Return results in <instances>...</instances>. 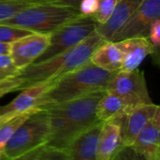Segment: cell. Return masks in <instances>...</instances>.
<instances>
[{
    "mask_svg": "<svg viewBox=\"0 0 160 160\" xmlns=\"http://www.w3.org/2000/svg\"><path fill=\"white\" fill-rule=\"evenodd\" d=\"M105 41L95 30L72 49L19 69L13 75L0 81V98L9 93L21 92L35 85L60 79L89 61L95 50Z\"/></svg>",
    "mask_w": 160,
    "mask_h": 160,
    "instance_id": "obj_1",
    "label": "cell"
},
{
    "mask_svg": "<svg viewBox=\"0 0 160 160\" xmlns=\"http://www.w3.org/2000/svg\"><path fill=\"white\" fill-rule=\"evenodd\" d=\"M105 92L106 90L93 92L48 109L50 136L43 146L66 152L70 142L81 132L98 121L96 107Z\"/></svg>",
    "mask_w": 160,
    "mask_h": 160,
    "instance_id": "obj_2",
    "label": "cell"
},
{
    "mask_svg": "<svg viewBox=\"0 0 160 160\" xmlns=\"http://www.w3.org/2000/svg\"><path fill=\"white\" fill-rule=\"evenodd\" d=\"M114 73L104 70L90 60L58 79L38 98L36 109L48 110L57 104L106 90Z\"/></svg>",
    "mask_w": 160,
    "mask_h": 160,
    "instance_id": "obj_3",
    "label": "cell"
},
{
    "mask_svg": "<svg viewBox=\"0 0 160 160\" xmlns=\"http://www.w3.org/2000/svg\"><path fill=\"white\" fill-rule=\"evenodd\" d=\"M81 15L80 10L73 7L46 2L23 8L12 17L0 21V23L20 27L31 32L52 34Z\"/></svg>",
    "mask_w": 160,
    "mask_h": 160,
    "instance_id": "obj_4",
    "label": "cell"
},
{
    "mask_svg": "<svg viewBox=\"0 0 160 160\" xmlns=\"http://www.w3.org/2000/svg\"><path fill=\"white\" fill-rule=\"evenodd\" d=\"M50 136V115L47 110L33 112L8 142L1 159H22L28 153L44 145Z\"/></svg>",
    "mask_w": 160,
    "mask_h": 160,
    "instance_id": "obj_5",
    "label": "cell"
},
{
    "mask_svg": "<svg viewBox=\"0 0 160 160\" xmlns=\"http://www.w3.org/2000/svg\"><path fill=\"white\" fill-rule=\"evenodd\" d=\"M99 23L92 15H81L51 34L50 44L35 61L41 62L77 46L91 35Z\"/></svg>",
    "mask_w": 160,
    "mask_h": 160,
    "instance_id": "obj_6",
    "label": "cell"
},
{
    "mask_svg": "<svg viewBox=\"0 0 160 160\" xmlns=\"http://www.w3.org/2000/svg\"><path fill=\"white\" fill-rule=\"evenodd\" d=\"M106 91L120 97L130 109L141 104L154 103L148 92L144 72L138 68L115 72Z\"/></svg>",
    "mask_w": 160,
    "mask_h": 160,
    "instance_id": "obj_7",
    "label": "cell"
},
{
    "mask_svg": "<svg viewBox=\"0 0 160 160\" xmlns=\"http://www.w3.org/2000/svg\"><path fill=\"white\" fill-rule=\"evenodd\" d=\"M160 17V0H143L111 41L117 42L136 37H148L151 23Z\"/></svg>",
    "mask_w": 160,
    "mask_h": 160,
    "instance_id": "obj_8",
    "label": "cell"
},
{
    "mask_svg": "<svg viewBox=\"0 0 160 160\" xmlns=\"http://www.w3.org/2000/svg\"><path fill=\"white\" fill-rule=\"evenodd\" d=\"M51 34L32 32L10 43L9 55L18 69L34 63L48 48Z\"/></svg>",
    "mask_w": 160,
    "mask_h": 160,
    "instance_id": "obj_9",
    "label": "cell"
},
{
    "mask_svg": "<svg viewBox=\"0 0 160 160\" xmlns=\"http://www.w3.org/2000/svg\"><path fill=\"white\" fill-rule=\"evenodd\" d=\"M158 109H160L159 106L155 103L141 104L132 108L121 118L115 119L120 125L121 143L123 147H128L133 143Z\"/></svg>",
    "mask_w": 160,
    "mask_h": 160,
    "instance_id": "obj_10",
    "label": "cell"
},
{
    "mask_svg": "<svg viewBox=\"0 0 160 160\" xmlns=\"http://www.w3.org/2000/svg\"><path fill=\"white\" fill-rule=\"evenodd\" d=\"M129 147L137 158L160 159V109Z\"/></svg>",
    "mask_w": 160,
    "mask_h": 160,
    "instance_id": "obj_11",
    "label": "cell"
},
{
    "mask_svg": "<svg viewBox=\"0 0 160 160\" xmlns=\"http://www.w3.org/2000/svg\"><path fill=\"white\" fill-rule=\"evenodd\" d=\"M56 81L57 80H52L26 88L21 91L22 93L11 102L4 106H0V125L22 112L31 109H36L37 102L40 96L45 93L49 88H51Z\"/></svg>",
    "mask_w": 160,
    "mask_h": 160,
    "instance_id": "obj_12",
    "label": "cell"
},
{
    "mask_svg": "<svg viewBox=\"0 0 160 160\" xmlns=\"http://www.w3.org/2000/svg\"><path fill=\"white\" fill-rule=\"evenodd\" d=\"M102 124V122L98 121L81 132L70 142L66 149L68 160H96Z\"/></svg>",
    "mask_w": 160,
    "mask_h": 160,
    "instance_id": "obj_13",
    "label": "cell"
},
{
    "mask_svg": "<svg viewBox=\"0 0 160 160\" xmlns=\"http://www.w3.org/2000/svg\"><path fill=\"white\" fill-rule=\"evenodd\" d=\"M123 53V65L121 70H134L139 68L142 61L154 53V49L144 37L126 38L115 42Z\"/></svg>",
    "mask_w": 160,
    "mask_h": 160,
    "instance_id": "obj_14",
    "label": "cell"
},
{
    "mask_svg": "<svg viewBox=\"0 0 160 160\" xmlns=\"http://www.w3.org/2000/svg\"><path fill=\"white\" fill-rule=\"evenodd\" d=\"M142 1L143 0H119L111 17L104 23L98 24L96 28V32L106 41H111L112 37L124 25Z\"/></svg>",
    "mask_w": 160,
    "mask_h": 160,
    "instance_id": "obj_15",
    "label": "cell"
},
{
    "mask_svg": "<svg viewBox=\"0 0 160 160\" xmlns=\"http://www.w3.org/2000/svg\"><path fill=\"white\" fill-rule=\"evenodd\" d=\"M122 147L121 130L118 121L104 122L99 133L96 160L114 159Z\"/></svg>",
    "mask_w": 160,
    "mask_h": 160,
    "instance_id": "obj_16",
    "label": "cell"
},
{
    "mask_svg": "<svg viewBox=\"0 0 160 160\" xmlns=\"http://www.w3.org/2000/svg\"><path fill=\"white\" fill-rule=\"evenodd\" d=\"M97 67L115 73L122 69L123 53L113 41H105L98 46L89 59Z\"/></svg>",
    "mask_w": 160,
    "mask_h": 160,
    "instance_id": "obj_17",
    "label": "cell"
},
{
    "mask_svg": "<svg viewBox=\"0 0 160 160\" xmlns=\"http://www.w3.org/2000/svg\"><path fill=\"white\" fill-rule=\"evenodd\" d=\"M131 109L117 95L106 91L98 102L96 107V116L98 121L104 123L121 118Z\"/></svg>",
    "mask_w": 160,
    "mask_h": 160,
    "instance_id": "obj_18",
    "label": "cell"
},
{
    "mask_svg": "<svg viewBox=\"0 0 160 160\" xmlns=\"http://www.w3.org/2000/svg\"><path fill=\"white\" fill-rule=\"evenodd\" d=\"M36 111L38 110L31 109V110L22 112L0 125V159L2 158V155L4 153V150L8 142L12 137L16 129Z\"/></svg>",
    "mask_w": 160,
    "mask_h": 160,
    "instance_id": "obj_19",
    "label": "cell"
},
{
    "mask_svg": "<svg viewBox=\"0 0 160 160\" xmlns=\"http://www.w3.org/2000/svg\"><path fill=\"white\" fill-rule=\"evenodd\" d=\"M50 2L49 0H0V21H4L15 15L17 12L28 7Z\"/></svg>",
    "mask_w": 160,
    "mask_h": 160,
    "instance_id": "obj_20",
    "label": "cell"
},
{
    "mask_svg": "<svg viewBox=\"0 0 160 160\" xmlns=\"http://www.w3.org/2000/svg\"><path fill=\"white\" fill-rule=\"evenodd\" d=\"M32 33L26 29L0 23V42L11 43L14 40Z\"/></svg>",
    "mask_w": 160,
    "mask_h": 160,
    "instance_id": "obj_21",
    "label": "cell"
},
{
    "mask_svg": "<svg viewBox=\"0 0 160 160\" xmlns=\"http://www.w3.org/2000/svg\"><path fill=\"white\" fill-rule=\"evenodd\" d=\"M118 2L119 0H98V10L93 17L99 24L104 23L111 17Z\"/></svg>",
    "mask_w": 160,
    "mask_h": 160,
    "instance_id": "obj_22",
    "label": "cell"
},
{
    "mask_svg": "<svg viewBox=\"0 0 160 160\" xmlns=\"http://www.w3.org/2000/svg\"><path fill=\"white\" fill-rule=\"evenodd\" d=\"M148 39L154 49V53L152 54L154 57L157 58V62L158 61V51L160 46V19H156L150 25L149 33H148Z\"/></svg>",
    "mask_w": 160,
    "mask_h": 160,
    "instance_id": "obj_23",
    "label": "cell"
},
{
    "mask_svg": "<svg viewBox=\"0 0 160 160\" xmlns=\"http://www.w3.org/2000/svg\"><path fill=\"white\" fill-rule=\"evenodd\" d=\"M18 70L9 54H0V81L13 75Z\"/></svg>",
    "mask_w": 160,
    "mask_h": 160,
    "instance_id": "obj_24",
    "label": "cell"
},
{
    "mask_svg": "<svg viewBox=\"0 0 160 160\" xmlns=\"http://www.w3.org/2000/svg\"><path fill=\"white\" fill-rule=\"evenodd\" d=\"M98 8V0H82L79 10L82 15H94Z\"/></svg>",
    "mask_w": 160,
    "mask_h": 160,
    "instance_id": "obj_25",
    "label": "cell"
},
{
    "mask_svg": "<svg viewBox=\"0 0 160 160\" xmlns=\"http://www.w3.org/2000/svg\"><path fill=\"white\" fill-rule=\"evenodd\" d=\"M81 1L82 0H50V2H52V3H57V4H61V5H65V6H69V7H73L78 9H79Z\"/></svg>",
    "mask_w": 160,
    "mask_h": 160,
    "instance_id": "obj_26",
    "label": "cell"
},
{
    "mask_svg": "<svg viewBox=\"0 0 160 160\" xmlns=\"http://www.w3.org/2000/svg\"><path fill=\"white\" fill-rule=\"evenodd\" d=\"M10 43L0 42V54H9Z\"/></svg>",
    "mask_w": 160,
    "mask_h": 160,
    "instance_id": "obj_27",
    "label": "cell"
},
{
    "mask_svg": "<svg viewBox=\"0 0 160 160\" xmlns=\"http://www.w3.org/2000/svg\"><path fill=\"white\" fill-rule=\"evenodd\" d=\"M49 1H50V0H49Z\"/></svg>",
    "mask_w": 160,
    "mask_h": 160,
    "instance_id": "obj_28",
    "label": "cell"
}]
</instances>
